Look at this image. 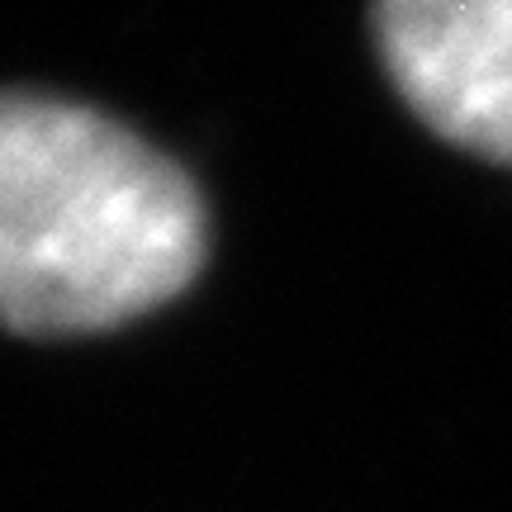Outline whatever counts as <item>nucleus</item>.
I'll list each match as a JSON object with an SVG mask.
<instances>
[{"label": "nucleus", "mask_w": 512, "mask_h": 512, "mask_svg": "<svg viewBox=\"0 0 512 512\" xmlns=\"http://www.w3.org/2000/svg\"><path fill=\"white\" fill-rule=\"evenodd\" d=\"M375 48L437 138L512 166V0H375Z\"/></svg>", "instance_id": "obj_2"}, {"label": "nucleus", "mask_w": 512, "mask_h": 512, "mask_svg": "<svg viewBox=\"0 0 512 512\" xmlns=\"http://www.w3.org/2000/svg\"><path fill=\"white\" fill-rule=\"evenodd\" d=\"M181 166L110 114L0 91V323L76 337L162 309L204 261Z\"/></svg>", "instance_id": "obj_1"}]
</instances>
